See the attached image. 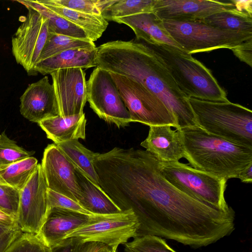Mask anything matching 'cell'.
Returning <instances> with one entry per match:
<instances>
[{"label":"cell","mask_w":252,"mask_h":252,"mask_svg":"<svg viewBox=\"0 0 252 252\" xmlns=\"http://www.w3.org/2000/svg\"><path fill=\"white\" fill-rule=\"evenodd\" d=\"M151 153L115 147L94 162L100 188L122 210L131 208L141 223L138 236L152 235L198 248L234 229L235 213L196 199L162 176Z\"/></svg>","instance_id":"6da1fadb"},{"label":"cell","mask_w":252,"mask_h":252,"mask_svg":"<svg viewBox=\"0 0 252 252\" xmlns=\"http://www.w3.org/2000/svg\"><path fill=\"white\" fill-rule=\"evenodd\" d=\"M97 49L96 67L142 85L172 113L178 129L198 126L188 97L143 41L115 40L103 43Z\"/></svg>","instance_id":"7a4b0ae2"},{"label":"cell","mask_w":252,"mask_h":252,"mask_svg":"<svg viewBox=\"0 0 252 252\" xmlns=\"http://www.w3.org/2000/svg\"><path fill=\"white\" fill-rule=\"evenodd\" d=\"M190 165L220 178H237L252 164V148L208 133L197 126L180 129Z\"/></svg>","instance_id":"3957f363"},{"label":"cell","mask_w":252,"mask_h":252,"mask_svg":"<svg viewBox=\"0 0 252 252\" xmlns=\"http://www.w3.org/2000/svg\"><path fill=\"white\" fill-rule=\"evenodd\" d=\"M143 42L163 64L187 97L215 102L228 101L225 91L211 70L191 55L166 44Z\"/></svg>","instance_id":"277c9868"},{"label":"cell","mask_w":252,"mask_h":252,"mask_svg":"<svg viewBox=\"0 0 252 252\" xmlns=\"http://www.w3.org/2000/svg\"><path fill=\"white\" fill-rule=\"evenodd\" d=\"M198 126L230 142L252 148V111L239 104L188 97Z\"/></svg>","instance_id":"5b68a950"},{"label":"cell","mask_w":252,"mask_h":252,"mask_svg":"<svg viewBox=\"0 0 252 252\" xmlns=\"http://www.w3.org/2000/svg\"><path fill=\"white\" fill-rule=\"evenodd\" d=\"M141 223L131 208L111 214H94L88 221L67 234L63 239L72 238L83 244L97 242L109 247L112 252L120 245L138 236Z\"/></svg>","instance_id":"8992f818"},{"label":"cell","mask_w":252,"mask_h":252,"mask_svg":"<svg viewBox=\"0 0 252 252\" xmlns=\"http://www.w3.org/2000/svg\"><path fill=\"white\" fill-rule=\"evenodd\" d=\"M163 24L175 41L190 55L219 49L232 50L252 39V33L220 30L200 21H163Z\"/></svg>","instance_id":"52a82bcc"},{"label":"cell","mask_w":252,"mask_h":252,"mask_svg":"<svg viewBox=\"0 0 252 252\" xmlns=\"http://www.w3.org/2000/svg\"><path fill=\"white\" fill-rule=\"evenodd\" d=\"M159 164L162 176L178 189L222 210L232 209L224 198L225 179L179 161H160Z\"/></svg>","instance_id":"ba28073f"},{"label":"cell","mask_w":252,"mask_h":252,"mask_svg":"<svg viewBox=\"0 0 252 252\" xmlns=\"http://www.w3.org/2000/svg\"><path fill=\"white\" fill-rule=\"evenodd\" d=\"M131 122L149 126L168 125L178 129L175 117L163 102L142 85L126 77L110 73Z\"/></svg>","instance_id":"9c48e42d"},{"label":"cell","mask_w":252,"mask_h":252,"mask_svg":"<svg viewBox=\"0 0 252 252\" xmlns=\"http://www.w3.org/2000/svg\"><path fill=\"white\" fill-rule=\"evenodd\" d=\"M86 86L87 101L100 119L119 128L131 122L130 114L109 72L96 67Z\"/></svg>","instance_id":"30bf717a"},{"label":"cell","mask_w":252,"mask_h":252,"mask_svg":"<svg viewBox=\"0 0 252 252\" xmlns=\"http://www.w3.org/2000/svg\"><path fill=\"white\" fill-rule=\"evenodd\" d=\"M25 7L28 13L12 37V52L17 63L29 75H35L34 67L49 34L48 21L36 10Z\"/></svg>","instance_id":"8fae6325"},{"label":"cell","mask_w":252,"mask_h":252,"mask_svg":"<svg viewBox=\"0 0 252 252\" xmlns=\"http://www.w3.org/2000/svg\"><path fill=\"white\" fill-rule=\"evenodd\" d=\"M47 189L41 164H38L34 173L19 192L17 220L23 233L39 232L47 216Z\"/></svg>","instance_id":"7c38bea8"},{"label":"cell","mask_w":252,"mask_h":252,"mask_svg":"<svg viewBox=\"0 0 252 252\" xmlns=\"http://www.w3.org/2000/svg\"><path fill=\"white\" fill-rule=\"evenodd\" d=\"M41 166L48 189L79 203L82 194L75 169L55 143L45 149Z\"/></svg>","instance_id":"4fadbf2b"},{"label":"cell","mask_w":252,"mask_h":252,"mask_svg":"<svg viewBox=\"0 0 252 252\" xmlns=\"http://www.w3.org/2000/svg\"><path fill=\"white\" fill-rule=\"evenodd\" d=\"M85 74L79 67L59 69L50 74L60 116L83 112L87 101Z\"/></svg>","instance_id":"5bb4252c"},{"label":"cell","mask_w":252,"mask_h":252,"mask_svg":"<svg viewBox=\"0 0 252 252\" xmlns=\"http://www.w3.org/2000/svg\"><path fill=\"white\" fill-rule=\"evenodd\" d=\"M236 8L230 2L213 0H156L153 12L163 21H199L216 13Z\"/></svg>","instance_id":"9a60e30c"},{"label":"cell","mask_w":252,"mask_h":252,"mask_svg":"<svg viewBox=\"0 0 252 252\" xmlns=\"http://www.w3.org/2000/svg\"><path fill=\"white\" fill-rule=\"evenodd\" d=\"M20 111L26 119L37 123L60 116L55 91L48 76L28 87L20 97Z\"/></svg>","instance_id":"2e32d148"},{"label":"cell","mask_w":252,"mask_h":252,"mask_svg":"<svg viewBox=\"0 0 252 252\" xmlns=\"http://www.w3.org/2000/svg\"><path fill=\"white\" fill-rule=\"evenodd\" d=\"M168 125L150 126L147 138L141 143L146 151L161 162L179 161L185 158L181 131Z\"/></svg>","instance_id":"e0dca14e"},{"label":"cell","mask_w":252,"mask_h":252,"mask_svg":"<svg viewBox=\"0 0 252 252\" xmlns=\"http://www.w3.org/2000/svg\"><path fill=\"white\" fill-rule=\"evenodd\" d=\"M112 21L130 27L138 40L150 44H166L183 50L170 35L164 27L163 21L153 12L116 18Z\"/></svg>","instance_id":"ac0fdd59"},{"label":"cell","mask_w":252,"mask_h":252,"mask_svg":"<svg viewBox=\"0 0 252 252\" xmlns=\"http://www.w3.org/2000/svg\"><path fill=\"white\" fill-rule=\"evenodd\" d=\"M91 216L60 209L47 212L46 220L38 233L50 248L58 246L65 236L87 222Z\"/></svg>","instance_id":"d6986e66"},{"label":"cell","mask_w":252,"mask_h":252,"mask_svg":"<svg viewBox=\"0 0 252 252\" xmlns=\"http://www.w3.org/2000/svg\"><path fill=\"white\" fill-rule=\"evenodd\" d=\"M96 47L70 49L37 63L34 70L45 75L64 68L96 67Z\"/></svg>","instance_id":"ffe728a7"},{"label":"cell","mask_w":252,"mask_h":252,"mask_svg":"<svg viewBox=\"0 0 252 252\" xmlns=\"http://www.w3.org/2000/svg\"><path fill=\"white\" fill-rule=\"evenodd\" d=\"M47 137L55 144L86 138V119L84 112L68 116H56L38 123Z\"/></svg>","instance_id":"44dd1931"},{"label":"cell","mask_w":252,"mask_h":252,"mask_svg":"<svg viewBox=\"0 0 252 252\" xmlns=\"http://www.w3.org/2000/svg\"><path fill=\"white\" fill-rule=\"evenodd\" d=\"M82 198L79 203L85 209L95 214H111L121 212L108 195L83 174L75 169Z\"/></svg>","instance_id":"7402d4cb"},{"label":"cell","mask_w":252,"mask_h":252,"mask_svg":"<svg viewBox=\"0 0 252 252\" xmlns=\"http://www.w3.org/2000/svg\"><path fill=\"white\" fill-rule=\"evenodd\" d=\"M55 144L75 169L99 187L98 177L93 163L97 153L87 149L78 140Z\"/></svg>","instance_id":"603a6c76"},{"label":"cell","mask_w":252,"mask_h":252,"mask_svg":"<svg viewBox=\"0 0 252 252\" xmlns=\"http://www.w3.org/2000/svg\"><path fill=\"white\" fill-rule=\"evenodd\" d=\"M57 14L82 29L93 42L100 38L108 26V21L101 15H95L65 7L44 3L37 0Z\"/></svg>","instance_id":"cb8c5ba5"},{"label":"cell","mask_w":252,"mask_h":252,"mask_svg":"<svg viewBox=\"0 0 252 252\" xmlns=\"http://www.w3.org/2000/svg\"><path fill=\"white\" fill-rule=\"evenodd\" d=\"M199 21L220 30L252 33V15L236 8L214 13Z\"/></svg>","instance_id":"d4e9b609"},{"label":"cell","mask_w":252,"mask_h":252,"mask_svg":"<svg viewBox=\"0 0 252 252\" xmlns=\"http://www.w3.org/2000/svg\"><path fill=\"white\" fill-rule=\"evenodd\" d=\"M17 2L36 10L48 20L49 32L84 40H91L80 28L57 14L37 0H17Z\"/></svg>","instance_id":"484cf974"},{"label":"cell","mask_w":252,"mask_h":252,"mask_svg":"<svg viewBox=\"0 0 252 252\" xmlns=\"http://www.w3.org/2000/svg\"><path fill=\"white\" fill-rule=\"evenodd\" d=\"M37 159L30 157L0 168V184L20 191L38 166Z\"/></svg>","instance_id":"4316f807"},{"label":"cell","mask_w":252,"mask_h":252,"mask_svg":"<svg viewBox=\"0 0 252 252\" xmlns=\"http://www.w3.org/2000/svg\"><path fill=\"white\" fill-rule=\"evenodd\" d=\"M95 47L94 42L90 40L81 39L49 32L37 63L70 49Z\"/></svg>","instance_id":"83f0119b"},{"label":"cell","mask_w":252,"mask_h":252,"mask_svg":"<svg viewBox=\"0 0 252 252\" xmlns=\"http://www.w3.org/2000/svg\"><path fill=\"white\" fill-rule=\"evenodd\" d=\"M156 0H117L102 13L107 20L153 12Z\"/></svg>","instance_id":"f1b7e54d"},{"label":"cell","mask_w":252,"mask_h":252,"mask_svg":"<svg viewBox=\"0 0 252 252\" xmlns=\"http://www.w3.org/2000/svg\"><path fill=\"white\" fill-rule=\"evenodd\" d=\"M40 2L89 14L101 15L117 0H41Z\"/></svg>","instance_id":"f546056e"},{"label":"cell","mask_w":252,"mask_h":252,"mask_svg":"<svg viewBox=\"0 0 252 252\" xmlns=\"http://www.w3.org/2000/svg\"><path fill=\"white\" fill-rule=\"evenodd\" d=\"M124 245L125 251L131 252H176L161 238L152 235L137 236Z\"/></svg>","instance_id":"4dcf8cb0"},{"label":"cell","mask_w":252,"mask_h":252,"mask_svg":"<svg viewBox=\"0 0 252 252\" xmlns=\"http://www.w3.org/2000/svg\"><path fill=\"white\" fill-rule=\"evenodd\" d=\"M34 151H28L17 145L4 132L0 134V168L32 157Z\"/></svg>","instance_id":"1f68e13d"},{"label":"cell","mask_w":252,"mask_h":252,"mask_svg":"<svg viewBox=\"0 0 252 252\" xmlns=\"http://www.w3.org/2000/svg\"><path fill=\"white\" fill-rule=\"evenodd\" d=\"M4 252H52L38 234L23 233Z\"/></svg>","instance_id":"d6a6232c"},{"label":"cell","mask_w":252,"mask_h":252,"mask_svg":"<svg viewBox=\"0 0 252 252\" xmlns=\"http://www.w3.org/2000/svg\"><path fill=\"white\" fill-rule=\"evenodd\" d=\"M47 212L49 210L56 208L69 210L88 216H92L95 214L87 210L77 202L68 197L48 189L47 190Z\"/></svg>","instance_id":"836d02e7"},{"label":"cell","mask_w":252,"mask_h":252,"mask_svg":"<svg viewBox=\"0 0 252 252\" xmlns=\"http://www.w3.org/2000/svg\"><path fill=\"white\" fill-rule=\"evenodd\" d=\"M19 192L12 187L0 184V209L17 218Z\"/></svg>","instance_id":"e575fe53"},{"label":"cell","mask_w":252,"mask_h":252,"mask_svg":"<svg viewBox=\"0 0 252 252\" xmlns=\"http://www.w3.org/2000/svg\"><path fill=\"white\" fill-rule=\"evenodd\" d=\"M23 233L20 227L0 225V252H4Z\"/></svg>","instance_id":"d590c367"},{"label":"cell","mask_w":252,"mask_h":252,"mask_svg":"<svg viewBox=\"0 0 252 252\" xmlns=\"http://www.w3.org/2000/svg\"><path fill=\"white\" fill-rule=\"evenodd\" d=\"M232 50L239 60L252 67V39L245 42Z\"/></svg>","instance_id":"8d00e7d4"},{"label":"cell","mask_w":252,"mask_h":252,"mask_svg":"<svg viewBox=\"0 0 252 252\" xmlns=\"http://www.w3.org/2000/svg\"><path fill=\"white\" fill-rule=\"evenodd\" d=\"M83 244L72 238H67L58 246L52 248V252H79Z\"/></svg>","instance_id":"74e56055"},{"label":"cell","mask_w":252,"mask_h":252,"mask_svg":"<svg viewBox=\"0 0 252 252\" xmlns=\"http://www.w3.org/2000/svg\"><path fill=\"white\" fill-rule=\"evenodd\" d=\"M0 225L9 227H19L17 218L0 209Z\"/></svg>","instance_id":"f35d334b"},{"label":"cell","mask_w":252,"mask_h":252,"mask_svg":"<svg viewBox=\"0 0 252 252\" xmlns=\"http://www.w3.org/2000/svg\"><path fill=\"white\" fill-rule=\"evenodd\" d=\"M238 10L252 15V0H231Z\"/></svg>","instance_id":"ab89813d"},{"label":"cell","mask_w":252,"mask_h":252,"mask_svg":"<svg viewBox=\"0 0 252 252\" xmlns=\"http://www.w3.org/2000/svg\"><path fill=\"white\" fill-rule=\"evenodd\" d=\"M238 178L244 183H252V164H250L239 174Z\"/></svg>","instance_id":"60d3db41"},{"label":"cell","mask_w":252,"mask_h":252,"mask_svg":"<svg viewBox=\"0 0 252 252\" xmlns=\"http://www.w3.org/2000/svg\"><path fill=\"white\" fill-rule=\"evenodd\" d=\"M104 244L97 242H89L84 243L79 252H96Z\"/></svg>","instance_id":"b9f144b4"},{"label":"cell","mask_w":252,"mask_h":252,"mask_svg":"<svg viewBox=\"0 0 252 252\" xmlns=\"http://www.w3.org/2000/svg\"><path fill=\"white\" fill-rule=\"evenodd\" d=\"M96 252H112L111 249L107 246L104 245L99 250Z\"/></svg>","instance_id":"7bdbcfd3"},{"label":"cell","mask_w":252,"mask_h":252,"mask_svg":"<svg viewBox=\"0 0 252 252\" xmlns=\"http://www.w3.org/2000/svg\"><path fill=\"white\" fill-rule=\"evenodd\" d=\"M125 252H128V251H125Z\"/></svg>","instance_id":"ee69618b"},{"label":"cell","mask_w":252,"mask_h":252,"mask_svg":"<svg viewBox=\"0 0 252 252\" xmlns=\"http://www.w3.org/2000/svg\"><path fill=\"white\" fill-rule=\"evenodd\" d=\"M112 252H118L117 251H116Z\"/></svg>","instance_id":"f6af8a7d"}]
</instances>
